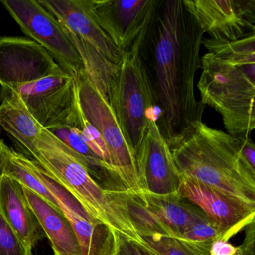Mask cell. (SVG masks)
<instances>
[{
  "mask_svg": "<svg viewBox=\"0 0 255 255\" xmlns=\"http://www.w3.org/2000/svg\"><path fill=\"white\" fill-rule=\"evenodd\" d=\"M202 44L208 53L230 63L255 64V34L232 41L203 38Z\"/></svg>",
  "mask_w": 255,
  "mask_h": 255,
  "instance_id": "obj_20",
  "label": "cell"
},
{
  "mask_svg": "<svg viewBox=\"0 0 255 255\" xmlns=\"http://www.w3.org/2000/svg\"><path fill=\"white\" fill-rule=\"evenodd\" d=\"M201 61L200 102L221 115L227 133L250 135L255 128V64L235 65L208 53Z\"/></svg>",
  "mask_w": 255,
  "mask_h": 255,
  "instance_id": "obj_4",
  "label": "cell"
},
{
  "mask_svg": "<svg viewBox=\"0 0 255 255\" xmlns=\"http://www.w3.org/2000/svg\"><path fill=\"white\" fill-rule=\"evenodd\" d=\"M117 251L115 255H149L136 242L117 234Z\"/></svg>",
  "mask_w": 255,
  "mask_h": 255,
  "instance_id": "obj_27",
  "label": "cell"
},
{
  "mask_svg": "<svg viewBox=\"0 0 255 255\" xmlns=\"http://www.w3.org/2000/svg\"><path fill=\"white\" fill-rule=\"evenodd\" d=\"M210 38L237 41L255 34V0H183Z\"/></svg>",
  "mask_w": 255,
  "mask_h": 255,
  "instance_id": "obj_11",
  "label": "cell"
},
{
  "mask_svg": "<svg viewBox=\"0 0 255 255\" xmlns=\"http://www.w3.org/2000/svg\"><path fill=\"white\" fill-rule=\"evenodd\" d=\"M138 243L149 255H195L175 237L153 234L141 236Z\"/></svg>",
  "mask_w": 255,
  "mask_h": 255,
  "instance_id": "obj_23",
  "label": "cell"
},
{
  "mask_svg": "<svg viewBox=\"0 0 255 255\" xmlns=\"http://www.w3.org/2000/svg\"><path fill=\"white\" fill-rule=\"evenodd\" d=\"M0 255H34L0 213Z\"/></svg>",
  "mask_w": 255,
  "mask_h": 255,
  "instance_id": "obj_25",
  "label": "cell"
},
{
  "mask_svg": "<svg viewBox=\"0 0 255 255\" xmlns=\"http://www.w3.org/2000/svg\"><path fill=\"white\" fill-rule=\"evenodd\" d=\"M158 0H89L96 21L123 53L144 41L159 8Z\"/></svg>",
  "mask_w": 255,
  "mask_h": 255,
  "instance_id": "obj_8",
  "label": "cell"
},
{
  "mask_svg": "<svg viewBox=\"0 0 255 255\" xmlns=\"http://www.w3.org/2000/svg\"><path fill=\"white\" fill-rule=\"evenodd\" d=\"M134 153L141 192L156 195H177L182 177L156 121L150 122Z\"/></svg>",
  "mask_w": 255,
  "mask_h": 255,
  "instance_id": "obj_12",
  "label": "cell"
},
{
  "mask_svg": "<svg viewBox=\"0 0 255 255\" xmlns=\"http://www.w3.org/2000/svg\"><path fill=\"white\" fill-rule=\"evenodd\" d=\"M222 236L219 226L204 216L193 222L177 239L195 255H209L212 243Z\"/></svg>",
  "mask_w": 255,
  "mask_h": 255,
  "instance_id": "obj_22",
  "label": "cell"
},
{
  "mask_svg": "<svg viewBox=\"0 0 255 255\" xmlns=\"http://www.w3.org/2000/svg\"><path fill=\"white\" fill-rule=\"evenodd\" d=\"M9 150V147L5 144L3 140L0 139V176L4 174Z\"/></svg>",
  "mask_w": 255,
  "mask_h": 255,
  "instance_id": "obj_30",
  "label": "cell"
},
{
  "mask_svg": "<svg viewBox=\"0 0 255 255\" xmlns=\"http://www.w3.org/2000/svg\"><path fill=\"white\" fill-rule=\"evenodd\" d=\"M144 41H138L125 53L108 88L109 104L133 150L142 141L150 122L158 119L154 89L141 58Z\"/></svg>",
  "mask_w": 255,
  "mask_h": 255,
  "instance_id": "obj_5",
  "label": "cell"
},
{
  "mask_svg": "<svg viewBox=\"0 0 255 255\" xmlns=\"http://www.w3.org/2000/svg\"><path fill=\"white\" fill-rule=\"evenodd\" d=\"M65 30L83 61L85 75L102 96L108 101L109 83L118 65L106 59L81 38L73 35L66 29Z\"/></svg>",
  "mask_w": 255,
  "mask_h": 255,
  "instance_id": "obj_19",
  "label": "cell"
},
{
  "mask_svg": "<svg viewBox=\"0 0 255 255\" xmlns=\"http://www.w3.org/2000/svg\"><path fill=\"white\" fill-rule=\"evenodd\" d=\"M26 162L56 198L59 208L75 232L83 255H116L117 234L92 216L75 196L50 177L36 162L28 157Z\"/></svg>",
  "mask_w": 255,
  "mask_h": 255,
  "instance_id": "obj_9",
  "label": "cell"
},
{
  "mask_svg": "<svg viewBox=\"0 0 255 255\" xmlns=\"http://www.w3.org/2000/svg\"><path fill=\"white\" fill-rule=\"evenodd\" d=\"M168 144L182 177L255 205V177L242 162L239 136L198 121Z\"/></svg>",
  "mask_w": 255,
  "mask_h": 255,
  "instance_id": "obj_2",
  "label": "cell"
},
{
  "mask_svg": "<svg viewBox=\"0 0 255 255\" xmlns=\"http://www.w3.org/2000/svg\"><path fill=\"white\" fill-rule=\"evenodd\" d=\"M66 72L45 49L29 38L0 37L1 89L14 90Z\"/></svg>",
  "mask_w": 255,
  "mask_h": 255,
  "instance_id": "obj_10",
  "label": "cell"
},
{
  "mask_svg": "<svg viewBox=\"0 0 255 255\" xmlns=\"http://www.w3.org/2000/svg\"><path fill=\"white\" fill-rule=\"evenodd\" d=\"M0 127L16 140L26 156L33 153L46 130L15 94L3 89L0 90Z\"/></svg>",
  "mask_w": 255,
  "mask_h": 255,
  "instance_id": "obj_18",
  "label": "cell"
},
{
  "mask_svg": "<svg viewBox=\"0 0 255 255\" xmlns=\"http://www.w3.org/2000/svg\"><path fill=\"white\" fill-rule=\"evenodd\" d=\"M240 141L242 162L249 172L255 177V145L249 135H238Z\"/></svg>",
  "mask_w": 255,
  "mask_h": 255,
  "instance_id": "obj_26",
  "label": "cell"
},
{
  "mask_svg": "<svg viewBox=\"0 0 255 255\" xmlns=\"http://www.w3.org/2000/svg\"><path fill=\"white\" fill-rule=\"evenodd\" d=\"M3 174L17 180L23 187L38 194L55 208L61 210L56 198L29 168L26 162V156L23 153L10 148Z\"/></svg>",
  "mask_w": 255,
  "mask_h": 255,
  "instance_id": "obj_21",
  "label": "cell"
},
{
  "mask_svg": "<svg viewBox=\"0 0 255 255\" xmlns=\"http://www.w3.org/2000/svg\"><path fill=\"white\" fill-rule=\"evenodd\" d=\"M136 195L159 235L179 238L193 222L205 216L198 206L178 195H156L144 192Z\"/></svg>",
  "mask_w": 255,
  "mask_h": 255,
  "instance_id": "obj_15",
  "label": "cell"
},
{
  "mask_svg": "<svg viewBox=\"0 0 255 255\" xmlns=\"http://www.w3.org/2000/svg\"><path fill=\"white\" fill-rule=\"evenodd\" d=\"M78 125L80 130H81L82 134H83V138H84L86 144L90 147L91 150L107 166L116 171V169L113 168V165H112L110 153H109L108 149H107V146H106L104 139H103L99 132L86 119V116H84L83 111H82L80 102H79L78 108Z\"/></svg>",
  "mask_w": 255,
  "mask_h": 255,
  "instance_id": "obj_24",
  "label": "cell"
},
{
  "mask_svg": "<svg viewBox=\"0 0 255 255\" xmlns=\"http://www.w3.org/2000/svg\"><path fill=\"white\" fill-rule=\"evenodd\" d=\"M177 195L198 206L209 219L219 226L222 240L228 241L255 222V205L231 198L189 179L182 177Z\"/></svg>",
  "mask_w": 255,
  "mask_h": 255,
  "instance_id": "obj_13",
  "label": "cell"
},
{
  "mask_svg": "<svg viewBox=\"0 0 255 255\" xmlns=\"http://www.w3.org/2000/svg\"><path fill=\"white\" fill-rule=\"evenodd\" d=\"M238 250V246H234L226 240L217 239L212 243L209 255H233Z\"/></svg>",
  "mask_w": 255,
  "mask_h": 255,
  "instance_id": "obj_28",
  "label": "cell"
},
{
  "mask_svg": "<svg viewBox=\"0 0 255 255\" xmlns=\"http://www.w3.org/2000/svg\"><path fill=\"white\" fill-rule=\"evenodd\" d=\"M233 255H255V233H246V237L243 244L238 246V250Z\"/></svg>",
  "mask_w": 255,
  "mask_h": 255,
  "instance_id": "obj_29",
  "label": "cell"
},
{
  "mask_svg": "<svg viewBox=\"0 0 255 255\" xmlns=\"http://www.w3.org/2000/svg\"><path fill=\"white\" fill-rule=\"evenodd\" d=\"M22 32L40 44L65 71L76 78L85 74L83 61L64 26L38 0L1 1Z\"/></svg>",
  "mask_w": 255,
  "mask_h": 255,
  "instance_id": "obj_7",
  "label": "cell"
},
{
  "mask_svg": "<svg viewBox=\"0 0 255 255\" xmlns=\"http://www.w3.org/2000/svg\"><path fill=\"white\" fill-rule=\"evenodd\" d=\"M0 213L31 249L45 238V233L26 200L23 186L5 174L0 176Z\"/></svg>",
  "mask_w": 255,
  "mask_h": 255,
  "instance_id": "obj_16",
  "label": "cell"
},
{
  "mask_svg": "<svg viewBox=\"0 0 255 255\" xmlns=\"http://www.w3.org/2000/svg\"><path fill=\"white\" fill-rule=\"evenodd\" d=\"M58 21L106 59L119 65L125 53L119 50L101 29L91 11L89 0H38Z\"/></svg>",
  "mask_w": 255,
  "mask_h": 255,
  "instance_id": "obj_14",
  "label": "cell"
},
{
  "mask_svg": "<svg viewBox=\"0 0 255 255\" xmlns=\"http://www.w3.org/2000/svg\"><path fill=\"white\" fill-rule=\"evenodd\" d=\"M27 157L69 191L94 217L116 234L141 243L127 209L128 192L116 193L104 189L91 176L78 156L47 129L33 153Z\"/></svg>",
  "mask_w": 255,
  "mask_h": 255,
  "instance_id": "obj_3",
  "label": "cell"
},
{
  "mask_svg": "<svg viewBox=\"0 0 255 255\" xmlns=\"http://www.w3.org/2000/svg\"><path fill=\"white\" fill-rule=\"evenodd\" d=\"M78 98L86 119L101 134L112 165L131 193L141 192L134 150L127 141L108 101L85 74L77 78Z\"/></svg>",
  "mask_w": 255,
  "mask_h": 255,
  "instance_id": "obj_6",
  "label": "cell"
},
{
  "mask_svg": "<svg viewBox=\"0 0 255 255\" xmlns=\"http://www.w3.org/2000/svg\"><path fill=\"white\" fill-rule=\"evenodd\" d=\"M23 189L46 237L50 240L54 255H83L75 232L62 210L55 208L32 191L23 186Z\"/></svg>",
  "mask_w": 255,
  "mask_h": 255,
  "instance_id": "obj_17",
  "label": "cell"
},
{
  "mask_svg": "<svg viewBox=\"0 0 255 255\" xmlns=\"http://www.w3.org/2000/svg\"><path fill=\"white\" fill-rule=\"evenodd\" d=\"M156 30L153 89L159 110L158 127L168 143L202 121L205 106L195 98V78L201 68L204 32L183 0L164 2Z\"/></svg>",
  "mask_w": 255,
  "mask_h": 255,
  "instance_id": "obj_1",
  "label": "cell"
}]
</instances>
